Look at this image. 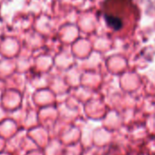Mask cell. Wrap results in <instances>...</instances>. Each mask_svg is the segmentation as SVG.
<instances>
[{
  "label": "cell",
  "instance_id": "1",
  "mask_svg": "<svg viewBox=\"0 0 155 155\" xmlns=\"http://www.w3.org/2000/svg\"><path fill=\"white\" fill-rule=\"evenodd\" d=\"M104 18L106 20L107 25L112 29L117 31V30H120L122 28L123 23H122V20L119 17H116V16H114V15H105Z\"/></svg>",
  "mask_w": 155,
  "mask_h": 155
}]
</instances>
